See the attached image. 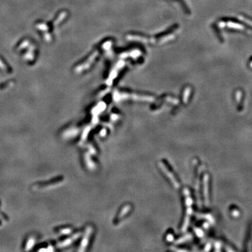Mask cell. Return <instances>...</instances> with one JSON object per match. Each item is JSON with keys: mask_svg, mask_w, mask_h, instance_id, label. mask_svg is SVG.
Returning a JSON list of instances; mask_svg holds the SVG:
<instances>
[{"mask_svg": "<svg viewBox=\"0 0 252 252\" xmlns=\"http://www.w3.org/2000/svg\"><path fill=\"white\" fill-rule=\"evenodd\" d=\"M160 167H161V168H162V170H163V171L165 172V173H167V174H167V176H168L169 177H170V179L172 180V181L173 184H174V186H176V187H178V186H179V184H178V182L176 181V180H175V178L173 177V176H172L171 174H171V173H170L169 171H167V169H166V167H165V165H164L163 164H162H162H160Z\"/></svg>", "mask_w": 252, "mask_h": 252, "instance_id": "1", "label": "cell"}]
</instances>
